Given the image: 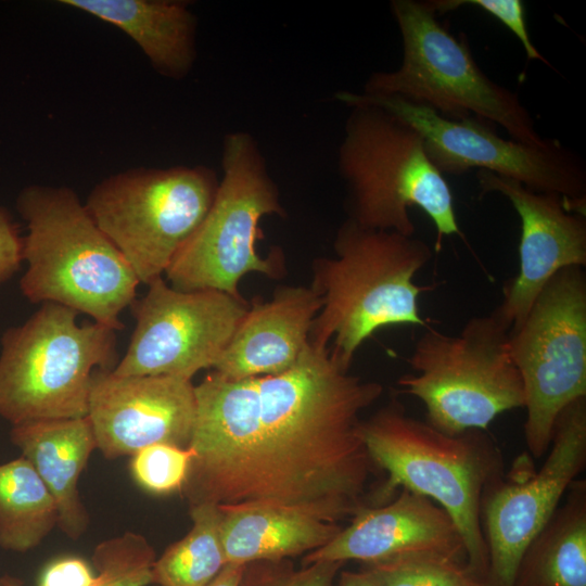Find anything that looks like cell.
<instances>
[{
  "instance_id": "d4e9b609",
  "label": "cell",
  "mask_w": 586,
  "mask_h": 586,
  "mask_svg": "<svg viewBox=\"0 0 586 586\" xmlns=\"http://www.w3.org/2000/svg\"><path fill=\"white\" fill-rule=\"evenodd\" d=\"M192 528L155 559L152 584L157 586H206L227 564L220 536L218 506L190 507Z\"/></svg>"
},
{
  "instance_id": "d6986e66",
  "label": "cell",
  "mask_w": 586,
  "mask_h": 586,
  "mask_svg": "<svg viewBox=\"0 0 586 586\" xmlns=\"http://www.w3.org/2000/svg\"><path fill=\"white\" fill-rule=\"evenodd\" d=\"M321 306L310 285L281 286L268 301L252 300L214 371L243 380L289 370L308 345Z\"/></svg>"
},
{
  "instance_id": "6da1fadb",
  "label": "cell",
  "mask_w": 586,
  "mask_h": 586,
  "mask_svg": "<svg viewBox=\"0 0 586 586\" xmlns=\"http://www.w3.org/2000/svg\"><path fill=\"white\" fill-rule=\"evenodd\" d=\"M255 479L246 507L297 509L323 521L369 507L375 472L360 434L362 411L383 386L351 374L310 342L289 370L257 377Z\"/></svg>"
},
{
  "instance_id": "7c38bea8",
  "label": "cell",
  "mask_w": 586,
  "mask_h": 586,
  "mask_svg": "<svg viewBox=\"0 0 586 586\" xmlns=\"http://www.w3.org/2000/svg\"><path fill=\"white\" fill-rule=\"evenodd\" d=\"M339 101L373 104L413 127L425 152L444 175L486 170L513 179L527 189L560 195L569 211L585 215L586 164L558 139L528 144L505 139L496 126L476 118L450 119L397 95L336 93Z\"/></svg>"
},
{
  "instance_id": "d590c367",
  "label": "cell",
  "mask_w": 586,
  "mask_h": 586,
  "mask_svg": "<svg viewBox=\"0 0 586 586\" xmlns=\"http://www.w3.org/2000/svg\"><path fill=\"white\" fill-rule=\"evenodd\" d=\"M157 586V585H156Z\"/></svg>"
},
{
  "instance_id": "e0dca14e",
  "label": "cell",
  "mask_w": 586,
  "mask_h": 586,
  "mask_svg": "<svg viewBox=\"0 0 586 586\" xmlns=\"http://www.w3.org/2000/svg\"><path fill=\"white\" fill-rule=\"evenodd\" d=\"M476 177L480 195H504L521 222L519 271L505 285L502 301L493 311L511 329L559 270L586 265V217L569 211L558 194L535 192L486 170H477Z\"/></svg>"
},
{
  "instance_id": "3957f363",
  "label": "cell",
  "mask_w": 586,
  "mask_h": 586,
  "mask_svg": "<svg viewBox=\"0 0 586 586\" xmlns=\"http://www.w3.org/2000/svg\"><path fill=\"white\" fill-rule=\"evenodd\" d=\"M366 448L387 477L374 505L390 500L397 487L440 505L460 531L467 552L466 570L484 584L488 552L481 523L485 487L502 474V456L486 431L444 433L408 415L397 399L362 420Z\"/></svg>"
},
{
  "instance_id": "1f68e13d",
  "label": "cell",
  "mask_w": 586,
  "mask_h": 586,
  "mask_svg": "<svg viewBox=\"0 0 586 586\" xmlns=\"http://www.w3.org/2000/svg\"><path fill=\"white\" fill-rule=\"evenodd\" d=\"M23 262V238L8 211L0 206V284L20 269Z\"/></svg>"
},
{
  "instance_id": "83f0119b",
  "label": "cell",
  "mask_w": 586,
  "mask_h": 586,
  "mask_svg": "<svg viewBox=\"0 0 586 586\" xmlns=\"http://www.w3.org/2000/svg\"><path fill=\"white\" fill-rule=\"evenodd\" d=\"M193 457L191 447L153 444L131 456L130 472L143 491L153 495H169L181 491Z\"/></svg>"
},
{
  "instance_id": "9c48e42d",
  "label": "cell",
  "mask_w": 586,
  "mask_h": 586,
  "mask_svg": "<svg viewBox=\"0 0 586 586\" xmlns=\"http://www.w3.org/2000/svg\"><path fill=\"white\" fill-rule=\"evenodd\" d=\"M509 331L493 313L471 318L453 335L425 327L407 359L413 372L397 381L400 391L421 400L426 422L444 433L486 431L499 415L525 404Z\"/></svg>"
},
{
  "instance_id": "cb8c5ba5",
  "label": "cell",
  "mask_w": 586,
  "mask_h": 586,
  "mask_svg": "<svg viewBox=\"0 0 586 586\" xmlns=\"http://www.w3.org/2000/svg\"><path fill=\"white\" fill-rule=\"evenodd\" d=\"M59 522L55 501L23 456L0 464V547L26 552Z\"/></svg>"
},
{
  "instance_id": "52a82bcc",
  "label": "cell",
  "mask_w": 586,
  "mask_h": 586,
  "mask_svg": "<svg viewBox=\"0 0 586 586\" xmlns=\"http://www.w3.org/2000/svg\"><path fill=\"white\" fill-rule=\"evenodd\" d=\"M391 11L402 36V64L371 74L361 93L397 95L450 119L484 120L519 142L545 141L519 94L487 77L468 41L453 36L426 1L392 0Z\"/></svg>"
},
{
  "instance_id": "7a4b0ae2",
  "label": "cell",
  "mask_w": 586,
  "mask_h": 586,
  "mask_svg": "<svg viewBox=\"0 0 586 586\" xmlns=\"http://www.w3.org/2000/svg\"><path fill=\"white\" fill-rule=\"evenodd\" d=\"M335 255L313 264L310 286L322 306L309 342L329 347L332 358L349 369L357 349L378 330L392 326L428 327L419 296L431 290L415 282L432 259V247L415 235L343 222L334 239Z\"/></svg>"
},
{
  "instance_id": "f546056e",
  "label": "cell",
  "mask_w": 586,
  "mask_h": 586,
  "mask_svg": "<svg viewBox=\"0 0 586 586\" xmlns=\"http://www.w3.org/2000/svg\"><path fill=\"white\" fill-rule=\"evenodd\" d=\"M435 14H445L463 5H473L485 11L504 24L522 43L530 60L548 61L533 44L525 23V9L521 0H426Z\"/></svg>"
},
{
  "instance_id": "484cf974",
  "label": "cell",
  "mask_w": 586,
  "mask_h": 586,
  "mask_svg": "<svg viewBox=\"0 0 586 586\" xmlns=\"http://www.w3.org/2000/svg\"><path fill=\"white\" fill-rule=\"evenodd\" d=\"M155 551L146 538L133 532L100 543L92 555L97 570L92 586H148L152 584Z\"/></svg>"
},
{
  "instance_id": "5b68a950",
  "label": "cell",
  "mask_w": 586,
  "mask_h": 586,
  "mask_svg": "<svg viewBox=\"0 0 586 586\" xmlns=\"http://www.w3.org/2000/svg\"><path fill=\"white\" fill-rule=\"evenodd\" d=\"M351 113L339 150V170L348 198V219L374 230L415 235L409 208L418 206L444 237L460 235L454 195L429 158L421 135L373 104L348 103Z\"/></svg>"
},
{
  "instance_id": "30bf717a",
  "label": "cell",
  "mask_w": 586,
  "mask_h": 586,
  "mask_svg": "<svg viewBox=\"0 0 586 586\" xmlns=\"http://www.w3.org/2000/svg\"><path fill=\"white\" fill-rule=\"evenodd\" d=\"M219 180L207 167L133 168L95 186L85 204L140 283L163 277L207 214Z\"/></svg>"
},
{
  "instance_id": "8fae6325",
  "label": "cell",
  "mask_w": 586,
  "mask_h": 586,
  "mask_svg": "<svg viewBox=\"0 0 586 586\" xmlns=\"http://www.w3.org/2000/svg\"><path fill=\"white\" fill-rule=\"evenodd\" d=\"M509 348L524 388L528 451H548L559 415L586 397V277L583 267L559 270L509 331Z\"/></svg>"
},
{
  "instance_id": "44dd1931",
  "label": "cell",
  "mask_w": 586,
  "mask_h": 586,
  "mask_svg": "<svg viewBox=\"0 0 586 586\" xmlns=\"http://www.w3.org/2000/svg\"><path fill=\"white\" fill-rule=\"evenodd\" d=\"M64 5L112 24L128 35L151 65L170 78L187 75L194 61V16L173 0H62Z\"/></svg>"
},
{
  "instance_id": "2e32d148",
  "label": "cell",
  "mask_w": 586,
  "mask_h": 586,
  "mask_svg": "<svg viewBox=\"0 0 586 586\" xmlns=\"http://www.w3.org/2000/svg\"><path fill=\"white\" fill-rule=\"evenodd\" d=\"M196 411L191 380L168 375H116L95 369L88 413L106 459L132 456L153 444L187 448Z\"/></svg>"
},
{
  "instance_id": "9a60e30c",
  "label": "cell",
  "mask_w": 586,
  "mask_h": 586,
  "mask_svg": "<svg viewBox=\"0 0 586 586\" xmlns=\"http://www.w3.org/2000/svg\"><path fill=\"white\" fill-rule=\"evenodd\" d=\"M194 450L181 488L189 506L250 505L258 443L256 378L230 380L213 371L194 385Z\"/></svg>"
},
{
  "instance_id": "5bb4252c",
  "label": "cell",
  "mask_w": 586,
  "mask_h": 586,
  "mask_svg": "<svg viewBox=\"0 0 586 586\" xmlns=\"http://www.w3.org/2000/svg\"><path fill=\"white\" fill-rule=\"evenodd\" d=\"M586 464V397L559 415L540 469L520 481L502 474L485 487L481 523L488 552L484 586H513L528 544L546 525Z\"/></svg>"
},
{
  "instance_id": "4316f807",
  "label": "cell",
  "mask_w": 586,
  "mask_h": 586,
  "mask_svg": "<svg viewBox=\"0 0 586 586\" xmlns=\"http://www.w3.org/2000/svg\"><path fill=\"white\" fill-rule=\"evenodd\" d=\"M368 565L379 586H484L453 560L400 558Z\"/></svg>"
},
{
  "instance_id": "7402d4cb",
  "label": "cell",
  "mask_w": 586,
  "mask_h": 586,
  "mask_svg": "<svg viewBox=\"0 0 586 586\" xmlns=\"http://www.w3.org/2000/svg\"><path fill=\"white\" fill-rule=\"evenodd\" d=\"M227 563L245 565L311 552L342 530L307 512L280 507H218Z\"/></svg>"
},
{
  "instance_id": "8992f818",
  "label": "cell",
  "mask_w": 586,
  "mask_h": 586,
  "mask_svg": "<svg viewBox=\"0 0 586 586\" xmlns=\"http://www.w3.org/2000/svg\"><path fill=\"white\" fill-rule=\"evenodd\" d=\"M43 303L1 337L0 416L12 425L88 413L91 375L117 365L115 330Z\"/></svg>"
},
{
  "instance_id": "836d02e7",
  "label": "cell",
  "mask_w": 586,
  "mask_h": 586,
  "mask_svg": "<svg viewBox=\"0 0 586 586\" xmlns=\"http://www.w3.org/2000/svg\"><path fill=\"white\" fill-rule=\"evenodd\" d=\"M337 586H379V584L374 575L367 569L361 572H342Z\"/></svg>"
},
{
  "instance_id": "d6a6232c",
  "label": "cell",
  "mask_w": 586,
  "mask_h": 586,
  "mask_svg": "<svg viewBox=\"0 0 586 586\" xmlns=\"http://www.w3.org/2000/svg\"><path fill=\"white\" fill-rule=\"evenodd\" d=\"M244 565L227 563L206 586H240Z\"/></svg>"
},
{
  "instance_id": "f1b7e54d",
  "label": "cell",
  "mask_w": 586,
  "mask_h": 586,
  "mask_svg": "<svg viewBox=\"0 0 586 586\" xmlns=\"http://www.w3.org/2000/svg\"><path fill=\"white\" fill-rule=\"evenodd\" d=\"M344 562L317 561L295 569L285 559L244 565L240 586H333Z\"/></svg>"
},
{
  "instance_id": "4fadbf2b",
  "label": "cell",
  "mask_w": 586,
  "mask_h": 586,
  "mask_svg": "<svg viewBox=\"0 0 586 586\" xmlns=\"http://www.w3.org/2000/svg\"><path fill=\"white\" fill-rule=\"evenodd\" d=\"M130 308L136 327L112 371L192 380L200 370L214 367L249 302L242 295L215 290H177L158 277Z\"/></svg>"
},
{
  "instance_id": "4dcf8cb0",
  "label": "cell",
  "mask_w": 586,
  "mask_h": 586,
  "mask_svg": "<svg viewBox=\"0 0 586 586\" xmlns=\"http://www.w3.org/2000/svg\"><path fill=\"white\" fill-rule=\"evenodd\" d=\"M95 573L76 556H64L49 562L40 573L37 586H92Z\"/></svg>"
},
{
  "instance_id": "ac0fdd59",
  "label": "cell",
  "mask_w": 586,
  "mask_h": 586,
  "mask_svg": "<svg viewBox=\"0 0 586 586\" xmlns=\"http://www.w3.org/2000/svg\"><path fill=\"white\" fill-rule=\"evenodd\" d=\"M400 558H440L467 563L466 546L453 518L432 499L400 488L388 502L358 511L304 564L360 560L368 564Z\"/></svg>"
},
{
  "instance_id": "277c9868",
  "label": "cell",
  "mask_w": 586,
  "mask_h": 586,
  "mask_svg": "<svg viewBox=\"0 0 586 586\" xmlns=\"http://www.w3.org/2000/svg\"><path fill=\"white\" fill-rule=\"evenodd\" d=\"M26 224L22 294L31 303H55L115 331L136 300L138 278L67 187L33 184L17 196Z\"/></svg>"
},
{
  "instance_id": "603a6c76",
  "label": "cell",
  "mask_w": 586,
  "mask_h": 586,
  "mask_svg": "<svg viewBox=\"0 0 586 586\" xmlns=\"http://www.w3.org/2000/svg\"><path fill=\"white\" fill-rule=\"evenodd\" d=\"M513 586H586V482L575 480L528 544Z\"/></svg>"
},
{
  "instance_id": "ba28073f",
  "label": "cell",
  "mask_w": 586,
  "mask_h": 586,
  "mask_svg": "<svg viewBox=\"0 0 586 586\" xmlns=\"http://www.w3.org/2000/svg\"><path fill=\"white\" fill-rule=\"evenodd\" d=\"M221 164L222 178L207 214L164 275L177 290H215L239 296V283L249 273L283 277L281 251L263 257L256 244L263 238L262 218L283 216L284 209L250 135L226 137Z\"/></svg>"
},
{
  "instance_id": "e575fe53",
  "label": "cell",
  "mask_w": 586,
  "mask_h": 586,
  "mask_svg": "<svg viewBox=\"0 0 586 586\" xmlns=\"http://www.w3.org/2000/svg\"><path fill=\"white\" fill-rule=\"evenodd\" d=\"M0 586H24L23 582L11 575L0 576Z\"/></svg>"
},
{
  "instance_id": "ffe728a7",
  "label": "cell",
  "mask_w": 586,
  "mask_h": 586,
  "mask_svg": "<svg viewBox=\"0 0 586 586\" xmlns=\"http://www.w3.org/2000/svg\"><path fill=\"white\" fill-rule=\"evenodd\" d=\"M10 436L50 491L58 509V526L71 539H78L89 524L78 480L97 449L89 418L21 423L12 425Z\"/></svg>"
}]
</instances>
